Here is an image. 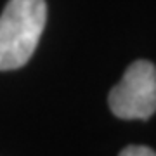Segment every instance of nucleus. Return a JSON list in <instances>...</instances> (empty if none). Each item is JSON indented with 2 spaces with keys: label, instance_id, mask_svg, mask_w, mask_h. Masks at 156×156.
Returning a JSON list of instances; mask_svg holds the SVG:
<instances>
[{
  "label": "nucleus",
  "instance_id": "1",
  "mask_svg": "<svg viewBox=\"0 0 156 156\" xmlns=\"http://www.w3.org/2000/svg\"><path fill=\"white\" fill-rule=\"evenodd\" d=\"M45 0H9L0 14V71L24 66L45 28Z\"/></svg>",
  "mask_w": 156,
  "mask_h": 156
},
{
  "label": "nucleus",
  "instance_id": "2",
  "mask_svg": "<svg viewBox=\"0 0 156 156\" xmlns=\"http://www.w3.org/2000/svg\"><path fill=\"white\" fill-rule=\"evenodd\" d=\"M111 111L122 120H147L156 111V68L149 61L130 64L108 97Z\"/></svg>",
  "mask_w": 156,
  "mask_h": 156
},
{
  "label": "nucleus",
  "instance_id": "3",
  "mask_svg": "<svg viewBox=\"0 0 156 156\" xmlns=\"http://www.w3.org/2000/svg\"><path fill=\"white\" fill-rule=\"evenodd\" d=\"M120 156H156V153L146 146H128L120 153Z\"/></svg>",
  "mask_w": 156,
  "mask_h": 156
}]
</instances>
